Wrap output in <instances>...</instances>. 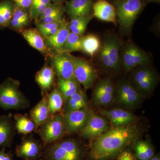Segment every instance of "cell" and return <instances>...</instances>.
Segmentation results:
<instances>
[{
    "mask_svg": "<svg viewBox=\"0 0 160 160\" xmlns=\"http://www.w3.org/2000/svg\"><path fill=\"white\" fill-rule=\"evenodd\" d=\"M49 115H53L62 111L64 100L58 87H54L48 94Z\"/></svg>",
    "mask_w": 160,
    "mask_h": 160,
    "instance_id": "27",
    "label": "cell"
},
{
    "mask_svg": "<svg viewBox=\"0 0 160 160\" xmlns=\"http://www.w3.org/2000/svg\"><path fill=\"white\" fill-rule=\"evenodd\" d=\"M93 17V15L92 14L85 17L71 19L69 25L74 26H87Z\"/></svg>",
    "mask_w": 160,
    "mask_h": 160,
    "instance_id": "36",
    "label": "cell"
},
{
    "mask_svg": "<svg viewBox=\"0 0 160 160\" xmlns=\"http://www.w3.org/2000/svg\"><path fill=\"white\" fill-rule=\"evenodd\" d=\"M16 132L12 113L0 115V148L11 147Z\"/></svg>",
    "mask_w": 160,
    "mask_h": 160,
    "instance_id": "15",
    "label": "cell"
},
{
    "mask_svg": "<svg viewBox=\"0 0 160 160\" xmlns=\"http://www.w3.org/2000/svg\"><path fill=\"white\" fill-rule=\"evenodd\" d=\"M119 59L121 66L128 72L140 65L149 64L150 56L133 43L128 42L121 45Z\"/></svg>",
    "mask_w": 160,
    "mask_h": 160,
    "instance_id": "7",
    "label": "cell"
},
{
    "mask_svg": "<svg viewBox=\"0 0 160 160\" xmlns=\"http://www.w3.org/2000/svg\"><path fill=\"white\" fill-rule=\"evenodd\" d=\"M82 37L70 32L64 45L63 52L70 53L72 52L82 51Z\"/></svg>",
    "mask_w": 160,
    "mask_h": 160,
    "instance_id": "32",
    "label": "cell"
},
{
    "mask_svg": "<svg viewBox=\"0 0 160 160\" xmlns=\"http://www.w3.org/2000/svg\"><path fill=\"white\" fill-rule=\"evenodd\" d=\"M133 148L139 160H149L154 156L153 147L148 141L137 140L133 142Z\"/></svg>",
    "mask_w": 160,
    "mask_h": 160,
    "instance_id": "28",
    "label": "cell"
},
{
    "mask_svg": "<svg viewBox=\"0 0 160 160\" xmlns=\"http://www.w3.org/2000/svg\"><path fill=\"white\" fill-rule=\"evenodd\" d=\"M65 12V6L62 3H52L44 12L41 17L37 20V22L52 23L62 19Z\"/></svg>",
    "mask_w": 160,
    "mask_h": 160,
    "instance_id": "24",
    "label": "cell"
},
{
    "mask_svg": "<svg viewBox=\"0 0 160 160\" xmlns=\"http://www.w3.org/2000/svg\"><path fill=\"white\" fill-rule=\"evenodd\" d=\"M143 97L129 80H122L115 86L114 100L122 109L137 108L142 103Z\"/></svg>",
    "mask_w": 160,
    "mask_h": 160,
    "instance_id": "8",
    "label": "cell"
},
{
    "mask_svg": "<svg viewBox=\"0 0 160 160\" xmlns=\"http://www.w3.org/2000/svg\"><path fill=\"white\" fill-rule=\"evenodd\" d=\"M22 35L29 45L43 54L49 49L45 44L44 38L37 28H29L22 31Z\"/></svg>",
    "mask_w": 160,
    "mask_h": 160,
    "instance_id": "23",
    "label": "cell"
},
{
    "mask_svg": "<svg viewBox=\"0 0 160 160\" xmlns=\"http://www.w3.org/2000/svg\"><path fill=\"white\" fill-rule=\"evenodd\" d=\"M29 16L27 10L20 9L15 6L12 19L22 21L27 23H29Z\"/></svg>",
    "mask_w": 160,
    "mask_h": 160,
    "instance_id": "35",
    "label": "cell"
},
{
    "mask_svg": "<svg viewBox=\"0 0 160 160\" xmlns=\"http://www.w3.org/2000/svg\"><path fill=\"white\" fill-rule=\"evenodd\" d=\"M108 129L107 119L91 111L86 125L79 133L82 137L90 139L98 137Z\"/></svg>",
    "mask_w": 160,
    "mask_h": 160,
    "instance_id": "13",
    "label": "cell"
},
{
    "mask_svg": "<svg viewBox=\"0 0 160 160\" xmlns=\"http://www.w3.org/2000/svg\"><path fill=\"white\" fill-rule=\"evenodd\" d=\"M115 86L110 78L101 80L93 90L92 100L98 106H106L114 100Z\"/></svg>",
    "mask_w": 160,
    "mask_h": 160,
    "instance_id": "14",
    "label": "cell"
},
{
    "mask_svg": "<svg viewBox=\"0 0 160 160\" xmlns=\"http://www.w3.org/2000/svg\"><path fill=\"white\" fill-rule=\"evenodd\" d=\"M108 44V57L110 66V72L118 73L122 69L119 59L121 41L115 36H110L106 38Z\"/></svg>",
    "mask_w": 160,
    "mask_h": 160,
    "instance_id": "19",
    "label": "cell"
},
{
    "mask_svg": "<svg viewBox=\"0 0 160 160\" xmlns=\"http://www.w3.org/2000/svg\"><path fill=\"white\" fill-rule=\"evenodd\" d=\"M15 6L27 10L30 9L32 0H13Z\"/></svg>",
    "mask_w": 160,
    "mask_h": 160,
    "instance_id": "37",
    "label": "cell"
},
{
    "mask_svg": "<svg viewBox=\"0 0 160 160\" xmlns=\"http://www.w3.org/2000/svg\"><path fill=\"white\" fill-rule=\"evenodd\" d=\"M91 111L87 107L63 114L65 132L68 134L79 133L86 125Z\"/></svg>",
    "mask_w": 160,
    "mask_h": 160,
    "instance_id": "12",
    "label": "cell"
},
{
    "mask_svg": "<svg viewBox=\"0 0 160 160\" xmlns=\"http://www.w3.org/2000/svg\"><path fill=\"white\" fill-rule=\"evenodd\" d=\"M70 32L69 23L66 21L55 34L50 37L44 38L46 46L49 49H53L56 52H62Z\"/></svg>",
    "mask_w": 160,
    "mask_h": 160,
    "instance_id": "21",
    "label": "cell"
},
{
    "mask_svg": "<svg viewBox=\"0 0 160 160\" xmlns=\"http://www.w3.org/2000/svg\"><path fill=\"white\" fill-rule=\"evenodd\" d=\"M83 146L77 140L62 139L46 146L42 158L46 160H82Z\"/></svg>",
    "mask_w": 160,
    "mask_h": 160,
    "instance_id": "2",
    "label": "cell"
},
{
    "mask_svg": "<svg viewBox=\"0 0 160 160\" xmlns=\"http://www.w3.org/2000/svg\"><path fill=\"white\" fill-rule=\"evenodd\" d=\"M20 82L6 78L0 85V107L5 110H24L29 108L30 102L20 90Z\"/></svg>",
    "mask_w": 160,
    "mask_h": 160,
    "instance_id": "3",
    "label": "cell"
},
{
    "mask_svg": "<svg viewBox=\"0 0 160 160\" xmlns=\"http://www.w3.org/2000/svg\"><path fill=\"white\" fill-rule=\"evenodd\" d=\"M149 160H160L159 155L158 154L157 155L153 156Z\"/></svg>",
    "mask_w": 160,
    "mask_h": 160,
    "instance_id": "41",
    "label": "cell"
},
{
    "mask_svg": "<svg viewBox=\"0 0 160 160\" xmlns=\"http://www.w3.org/2000/svg\"><path fill=\"white\" fill-rule=\"evenodd\" d=\"M0 160H14L12 152H6V148L0 149Z\"/></svg>",
    "mask_w": 160,
    "mask_h": 160,
    "instance_id": "39",
    "label": "cell"
},
{
    "mask_svg": "<svg viewBox=\"0 0 160 160\" xmlns=\"http://www.w3.org/2000/svg\"><path fill=\"white\" fill-rule=\"evenodd\" d=\"M66 22V20L64 18L62 19L54 22L52 23H37V29L39 32H42L43 31L47 30H52L60 29L63 24Z\"/></svg>",
    "mask_w": 160,
    "mask_h": 160,
    "instance_id": "34",
    "label": "cell"
},
{
    "mask_svg": "<svg viewBox=\"0 0 160 160\" xmlns=\"http://www.w3.org/2000/svg\"><path fill=\"white\" fill-rule=\"evenodd\" d=\"M148 2H152L154 3H157V4H160V0H149Z\"/></svg>",
    "mask_w": 160,
    "mask_h": 160,
    "instance_id": "43",
    "label": "cell"
},
{
    "mask_svg": "<svg viewBox=\"0 0 160 160\" xmlns=\"http://www.w3.org/2000/svg\"><path fill=\"white\" fill-rule=\"evenodd\" d=\"M74 65V75L77 81L85 89L93 86L97 78L96 71L90 63L82 58L72 55Z\"/></svg>",
    "mask_w": 160,
    "mask_h": 160,
    "instance_id": "10",
    "label": "cell"
},
{
    "mask_svg": "<svg viewBox=\"0 0 160 160\" xmlns=\"http://www.w3.org/2000/svg\"><path fill=\"white\" fill-rule=\"evenodd\" d=\"M82 51L89 56L95 55L101 47L99 38L94 34H90L83 36L82 42Z\"/></svg>",
    "mask_w": 160,
    "mask_h": 160,
    "instance_id": "29",
    "label": "cell"
},
{
    "mask_svg": "<svg viewBox=\"0 0 160 160\" xmlns=\"http://www.w3.org/2000/svg\"><path fill=\"white\" fill-rule=\"evenodd\" d=\"M51 2L54 3H62L66 0H51Z\"/></svg>",
    "mask_w": 160,
    "mask_h": 160,
    "instance_id": "42",
    "label": "cell"
},
{
    "mask_svg": "<svg viewBox=\"0 0 160 160\" xmlns=\"http://www.w3.org/2000/svg\"><path fill=\"white\" fill-rule=\"evenodd\" d=\"M100 113L110 121L114 128L131 125L136 119L135 117L132 112L122 108L102 109Z\"/></svg>",
    "mask_w": 160,
    "mask_h": 160,
    "instance_id": "16",
    "label": "cell"
},
{
    "mask_svg": "<svg viewBox=\"0 0 160 160\" xmlns=\"http://www.w3.org/2000/svg\"><path fill=\"white\" fill-rule=\"evenodd\" d=\"M55 72L53 68L45 65L37 72L35 80L42 90V96L48 95L54 83Z\"/></svg>",
    "mask_w": 160,
    "mask_h": 160,
    "instance_id": "20",
    "label": "cell"
},
{
    "mask_svg": "<svg viewBox=\"0 0 160 160\" xmlns=\"http://www.w3.org/2000/svg\"><path fill=\"white\" fill-rule=\"evenodd\" d=\"M13 119L16 131L19 134L26 135L30 134L35 130L34 122L27 113L13 115Z\"/></svg>",
    "mask_w": 160,
    "mask_h": 160,
    "instance_id": "26",
    "label": "cell"
},
{
    "mask_svg": "<svg viewBox=\"0 0 160 160\" xmlns=\"http://www.w3.org/2000/svg\"><path fill=\"white\" fill-rule=\"evenodd\" d=\"M93 0H69L66 2L65 12L70 19L92 14Z\"/></svg>",
    "mask_w": 160,
    "mask_h": 160,
    "instance_id": "17",
    "label": "cell"
},
{
    "mask_svg": "<svg viewBox=\"0 0 160 160\" xmlns=\"http://www.w3.org/2000/svg\"><path fill=\"white\" fill-rule=\"evenodd\" d=\"M29 116L34 122L35 130L48 119L49 116L48 95L43 96L42 99L30 109Z\"/></svg>",
    "mask_w": 160,
    "mask_h": 160,
    "instance_id": "22",
    "label": "cell"
},
{
    "mask_svg": "<svg viewBox=\"0 0 160 160\" xmlns=\"http://www.w3.org/2000/svg\"><path fill=\"white\" fill-rule=\"evenodd\" d=\"M45 147L41 140H38L32 135H26L15 149L18 157L23 160H37L41 158Z\"/></svg>",
    "mask_w": 160,
    "mask_h": 160,
    "instance_id": "9",
    "label": "cell"
},
{
    "mask_svg": "<svg viewBox=\"0 0 160 160\" xmlns=\"http://www.w3.org/2000/svg\"><path fill=\"white\" fill-rule=\"evenodd\" d=\"M51 3V0H32L29 9L30 17L36 20L38 19L46 8Z\"/></svg>",
    "mask_w": 160,
    "mask_h": 160,
    "instance_id": "33",
    "label": "cell"
},
{
    "mask_svg": "<svg viewBox=\"0 0 160 160\" xmlns=\"http://www.w3.org/2000/svg\"><path fill=\"white\" fill-rule=\"evenodd\" d=\"M87 105V97L80 87L73 95L64 102L63 114L85 108Z\"/></svg>",
    "mask_w": 160,
    "mask_h": 160,
    "instance_id": "25",
    "label": "cell"
},
{
    "mask_svg": "<svg viewBox=\"0 0 160 160\" xmlns=\"http://www.w3.org/2000/svg\"><path fill=\"white\" fill-rule=\"evenodd\" d=\"M92 15L103 22L116 24L117 13L113 4L107 0H97L92 6Z\"/></svg>",
    "mask_w": 160,
    "mask_h": 160,
    "instance_id": "18",
    "label": "cell"
},
{
    "mask_svg": "<svg viewBox=\"0 0 160 160\" xmlns=\"http://www.w3.org/2000/svg\"><path fill=\"white\" fill-rule=\"evenodd\" d=\"M147 3L146 0H114L113 5L116 11L117 22L123 32L131 31Z\"/></svg>",
    "mask_w": 160,
    "mask_h": 160,
    "instance_id": "4",
    "label": "cell"
},
{
    "mask_svg": "<svg viewBox=\"0 0 160 160\" xmlns=\"http://www.w3.org/2000/svg\"><path fill=\"white\" fill-rule=\"evenodd\" d=\"M140 132L133 124L107 130L92 145L90 157L93 160H107L117 156L138 139Z\"/></svg>",
    "mask_w": 160,
    "mask_h": 160,
    "instance_id": "1",
    "label": "cell"
},
{
    "mask_svg": "<svg viewBox=\"0 0 160 160\" xmlns=\"http://www.w3.org/2000/svg\"><path fill=\"white\" fill-rule=\"evenodd\" d=\"M37 160H46V159H43L42 158H41L39 159H38Z\"/></svg>",
    "mask_w": 160,
    "mask_h": 160,
    "instance_id": "44",
    "label": "cell"
},
{
    "mask_svg": "<svg viewBox=\"0 0 160 160\" xmlns=\"http://www.w3.org/2000/svg\"><path fill=\"white\" fill-rule=\"evenodd\" d=\"M34 132L39 136L45 147L62 139L66 133L63 113L49 115Z\"/></svg>",
    "mask_w": 160,
    "mask_h": 160,
    "instance_id": "6",
    "label": "cell"
},
{
    "mask_svg": "<svg viewBox=\"0 0 160 160\" xmlns=\"http://www.w3.org/2000/svg\"><path fill=\"white\" fill-rule=\"evenodd\" d=\"M129 82L143 97L151 94L158 83V75L148 64L132 69Z\"/></svg>",
    "mask_w": 160,
    "mask_h": 160,
    "instance_id": "5",
    "label": "cell"
},
{
    "mask_svg": "<svg viewBox=\"0 0 160 160\" xmlns=\"http://www.w3.org/2000/svg\"><path fill=\"white\" fill-rule=\"evenodd\" d=\"M117 160H136L132 152L128 149H124L117 155Z\"/></svg>",
    "mask_w": 160,
    "mask_h": 160,
    "instance_id": "38",
    "label": "cell"
},
{
    "mask_svg": "<svg viewBox=\"0 0 160 160\" xmlns=\"http://www.w3.org/2000/svg\"><path fill=\"white\" fill-rule=\"evenodd\" d=\"M58 85L64 98V102L73 95L80 87L76 79H63L58 78Z\"/></svg>",
    "mask_w": 160,
    "mask_h": 160,
    "instance_id": "31",
    "label": "cell"
},
{
    "mask_svg": "<svg viewBox=\"0 0 160 160\" xmlns=\"http://www.w3.org/2000/svg\"><path fill=\"white\" fill-rule=\"evenodd\" d=\"M51 64L58 78L63 79H75L72 55L69 52H56L52 56Z\"/></svg>",
    "mask_w": 160,
    "mask_h": 160,
    "instance_id": "11",
    "label": "cell"
},
{
    "mask_svg": "<svg viewBox=\"0 0 160 160\" xmlns=\"http://www.w3.org/2000/svg\"><path fill=\"white\" fill-rule=\"evenodd\" d=\"M14 8L13 0L0 1V28H5L9 26Z\"/></svg>",
    "mask_w": 160,
    "mask_h": 160,
    "instance_id": "30",
    "label": "cell"
},
{
    "mask_svg": "<svg viewBox=\"0 0 160 160\" xmlns=\"http://www.w3.org/2000/svg\"><path fill=\"white\" fill-rule=\"evenodd\" d=\"M28 24V23L22 22V21L12 19L9 25L11 26L12 27L15 28V29H21L24 28Z\"/></svg>",
    "mask_w": 160,
    "mask_h": 160,
    "instance_id": "40",
    "label": "cell"
}]
</instances>
